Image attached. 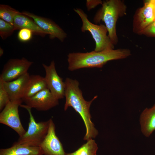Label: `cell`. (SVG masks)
Segmentation results:
<instances>
[{
	"label": "cell",
	"mask_w": 155,
	"mask_h": 155,
	"mask_svg": "<svg viewBox=\"0 0 155 155\" xmlns=\"http://www.w3.org/2000/svg\"><path fill=\"white\" fill-rule=\"evenodd\" d=\"M64 82L65 102L64 110L66 111L71 106L80 115L86 129L84 140L88 141L94 138L98 134V132L91 121L90 108L92 102L97 96H94L90 101H87L83 97L82 92L79 88V83L77 80L67 78Z\"/></svg>",
	"instance_id": "1"
},
{
	"label": "cell",
	"mask_w": 155,
	"mask_h": 155,
	"mask_svg": "<svg viewBox=\"0 0 155 155\" xmlns=\"http://www.w3.org/2000/svg\"><path fill=\"white\" fill-rule=\"evenodd\" d=\"M131 54L130 50L125 49L70 53L67 55L68 68L73 71L83 68H101L109 61L124 59Z\"/></svg>",
	"instance_id": "2"
},
{
	"label": "cell",
	"mask_w": 155,
	"mask_h": 155,
	"mask_svg": "<svg viewBox=\"0 0 155 155\" xmlns=\"http://www.w3.org/2000/svg\"><path fill=\"white\" fill-rule=\"evenodd\" d=\"M102 6L97 11L94 18V22L98 24L103 21L106 27L108 35L114 45L118 41L116 24L119 17L126 14V6L120 0H109L103 1Z\"/></svg>",
	"instance_id": "3"
},
{
	"label": "cell",
	"mask_w": 155,
	"mask_h": 155,
	"mask_svg": "<svg viewBox=\"0 0 155 155\" xmlns=\"http://www.w3.org/2000/svg\"><path fill=\"white\" fill-rule=\"evenodd\" d=\"M74 10L82 21L81 31L89 32L94 39L95 43L94 51L100 52L114 49V45L107 35L108 32L105 25L102 24L98 25L91 22L88 19L87 15L80 8H75Z\"/></svg>",
	"instance_id": "4"
},
{
	"label": "cell",
	"mask_w": 155,
	"mask_h": 155,
	"mask_svg": "<svg viewBox=\"0 0 155 155\" xmlns=\"http://www.w3.org/2000/svg\"><path fill=\"white\" fill-rule=\"evenodd\" d=\"M20 106L27 111L30 119L27 130L22 136L19 137L16 142L25 145L39 147L47 133L49 120L37 123L32 113V108L26 105L21 104Z\"/></svg>",
	"instance_id": "5"
},
{
	"label": "cell",
	"mask_w": 155,
	"mask_h": 155,
	"mask_svg": "<svg viewBox=\"0 0 155 155\" xmlns=\"http://www.w3.org/2000/svg\"><path fill=\"white\" fill-rule=\"evenodd\" d=\"M22 101H10L0 113V123L14 130L20 137L26 132L20 120L18 107Z\"/></svg>",
	"instance_id": "6"
},
{
	"label": "cell",
	"mask_w": 155,
	"mask_h": 155,
	"mask_svg": "<svg viewBox=\"0 0 155 155\" xmlns=\"http://www.w3.org/2000/svg\"><path fill=\"white\" fill-rule=\"evenodd\" d=\"M155 21V0L144 2L143 6L135 13L133 21V30L138 34H142L144 29Z\"/></svg>",
	"instance_id": "7"
},
{
	"label": "cell",
	"mask_w": 155,
	"mask_h": 155,
	"mask_svg": "<svg viewBox=\"0 0 155 155\" xmlns=\"http://www.w3.org/2000/svg\"><path fill=\"white\" fill-rule=\"evenodd\" d=\"M32 64L24 57L10 59L4 65L0 79L4 82L14 80L28 72Z\"/></svg>",
	"instance_id": "8"
},
{
	"label": "cell",
	"mask_w": 155,
	"mask_h": 155,
	"mask_svg": "<svg viewBox=\"0 0 155 155\" xmlns=\"http://www.w3.org/2000/svg\"><path fill=\"white\" fill-rule=\"evenodd\" d=\"M42 65L46 73L44 78L47 88L58 99L63 98L65 97V82L57 72L55 61H52L49 65L44 63Z\"/></svg>",
	"instance_id": "9"
},
{
	"label": "cell",
	"mask_w": 155,
	"mask_h": 155,
	"mask_svg": "<svg viewBox=\"0 0 155 155\" xmlns=\"http://www.w3.org/2000/svg\"><path fill=\"white\" fill-rule=\"evenodd\" d=\"M26 105L38 111H45L59 104L57 98L48 88H46L34 95L23 100Z\"/></svg>",
	"instance_id": "10"
},
{
	"label": "cell",
	"mask_w": 155,
	"mask_h": 155,
	"mask_svg": "<svg viewBox=\"0 0 155 155\" xmlns=\"http://www.w3.org/2000/svg\"><path fill=\"white\" fill-rule=\"evenodd\" d=\"M21 13L32 18L40 28L49 35L50 38H57L63 42L66 38V33L52 20L26 11Z\"/></svg>",
	"instance_id": "11"
},
{
	"label": "cell",
	"mask_w": 155,
	"mask_h": 155,
	"mask_svg": "<svg viewBox=\"0 0 155 155\" xmlns=\"http://www.w3.org/2000/svg\"><path fill=\"white\" fill-rule=\"evenodd\" d=\"M49 121L47 133L39 147L44 155H66L62 144L56 134L55 125L52 119Z\"/></svg>",
	"instance_id": "12"
},
{
	"label": "cell",
	"mask_w": 155,
	"mask_h": 155,
	"mask_svg": "<svg viewBox=\"0 0 155 155\" xmlns=\"http://www.w3.org/2000/svg\"><path fill=\"white\" fill-rule=\"evenodd\" d=\"M27 72L11 81L4 82V87L8 93L10 101H22L30 77Z\"/></svg>",
	"instance_id": "13"
},
{
	"label": "cell",
	"mask_w": 155,
	"mask_h": 155,
	"mask_svg": "<svg viewBox=\"0 0 155 155\" xmlns=\"http://www.w3.org/2000/svg\"><path fill=\"white\" fill-rule=\"evenodd\" d=\"M13 25L16 30L22 28L28 29L32 31L33 33L42 37L47 34L32 18L21 12L17 14L14 17Z\"/></svg>",
	"instance_id": "14"
},
{
	"label": "cell",
	"mask_w": 155,
	"mask_h": 155,
	"mask_svg": "<svg viewBox=\"0 0 155 155\" xmlns=\"http://www.w3.org/2000/svg\"><path fill=\"white\" fill-rule=\"evenodd\" d=\"M43 155V152L40 147L25 145L16 142L10 148L0 150V155Z\"/></svg>",
	"instance_id": "15"
},
{
	"label": "cell",
	"mask_w": 155,
	"mask_h": 155,
	"mask_svg": "<svg viewBox=\"0 0 155 155\" xmlns=\"http://www.w3.org/2000/svg\"><path fill=\"white\" fill-rule=\"evenodd\" d=\"M140 122L142 133L149 137L155 130V104L143 111L140 116Z\"/></svg>",
	"instance_id": "16"
},
{
	"label": "cell",
	"mask_w": 155,
	"mask_h": 155,
	"mask_svg": "<svg viewBox=\"0 0 155 155\" xmlns=\"http://www.w3.org/2000/svg\"><path fill=\"white\" fill-rule=\"evenodd\" d=\"M46 88L47 86L44 77L38 75H30L23 101Z\"/></svg>",
	"instance_id": "17"
},
{
	"label": "cell",
	"mask_w": 155,
	"mask_h": 155,
	"mask_svg": "<svg viewBox=\"0 0 155 155\" xmlns=\"http://www.w3.org/2000/svg\"><path fill=\"white\" fill-rule=\"evenodd\" d=\"M98 149L97 145L95 141L91 139L75 151L71 153H66V155H96Z\"/></svg>",
	"instance_id": "18"
},
{
	"label": "cell",
	"mask_w": 155,
	"mask_h": 155,
	"mask_svg": "<svg viewBox=\"0 0 155 155\" xmlns=\"http://www.w3.org/2000/svg\"><path fill=\"white\" fill-rule=\"evenodd\" d=\"M20 12L8 5L4 4L0 5V19L12 25L14 17Z\"/></svg>",
	"instance_id": "19"
},
{
	"label": "cell",
	"mask_w": 155,
	"mask_h": 155,
	"mask_svg": "<svg viewBox=\"0 0 155 155\" xmlns=\"http://www.w3.org/2000/svg\"><path fill=\"white\" fill-rule=\"evenodd\" d=\"M15 30L13 25L0 19V35L3 39L11 36Z\"/></svg>",
	"instance_id": "20"
},
{
	"label": "cell",
	"mask_w": 155,
	"mask_h": 155,
	"mask_svg": "<svg viewBox=\"0 0 155 155\" xmlns=\"http://www.w3.org/2000/svg\"><path fill=\"white\" fill-rule=\"evenodd\" d=\"M10 101L8 93L3 85V81L0 79V111H1Z\"/></svg>",
	"instance_id": "21"
},
{
	"label": "cell",
	"mask_w": 155,
	"mask_h": 155,
	"mask_svg": "<svg viewBox=\"0 0 155 155\" xmlns=\"http://www.w3.org/2000/svg\"><path fill=\"white\" fill-rule=\"evenodd\" d=\"M33 32L31 30L25 28L20 30L18 34L19 40L22 42H26L30 40L32 38Z\"/></svg>",
	"instance_id": "22"
},
{
	"label": "cell",
	"mask_w": 155,
	"mask_h": 155,
	"mask_svg": "<svg viewBox=\"0 0 155 155\" xmlns=\"http://www.w3.org/2000/svg\"><path fill=\"white\" fill-rule=\"evenodd\" d=\"M142 34L155 37V21L146 28Z\"/></svg>",
	"instance_id": "23"
},
{
	"label": "cell",
	"mask_w": 155,
	"mask_h": 155,
	"mask_svg": "<svg viewBox=\"0 0 155 155\" xmlns=\"http://www.w3.org/2000/svg\"><path fill=\"white\" fill-rule=\"evenodd\" d=\"M103 1L101 0H87L86 1V6L88 11L94 8L97 5L101 4H102Z\"/></svg>",
	"instance_id": "24"
},
{
	"label": "cell",
	"mask_w": 155,
	"mask_h": 155,
	"mask_svg": "<svg viewBox=\"0 0 155 155\" xmlns=\"http://www.w3.org/2000/svg\"><path fill=\"white\" fill-rule=\"evenodd\" d=\"M4 53L3 50L1 47L0 48V56L1 57Z\"/></svg>",
	"instance_id": "25"
}]
</instances>
